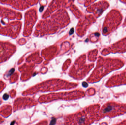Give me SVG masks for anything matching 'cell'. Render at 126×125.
I'll list each match as a JSON object with an SVG mask.
<instances>
[{
    "mask_svg": "<svg viewBox=\"0 0 126 125\" xmlns=\"http://www.w3.org/2000/svg\"><path fill=\"white\" fill-rule=\"evenodd\" d=\"M102 111V113L104 114L108 115L110 117H113L126 112V105L110 102L105 105Z\"/></svg>",
    "mask_w": 126,
    "mask_h": 125,
    "instance_id": "obj_1",
    "label": "cell"
},
{
    "mask_svg": "<svg viewBox=\"0 0 126 125\" xmlns=\"http://www.w3.org/2000/svg\"><path fill=\"white\" fill-rule=\"evenodd\" d=\"M8 97H9V96H8V95H7V94H5L4 95V100H7V98H8Z\"/></svg>",
    "mask_w": 126,
    "mask_h": 125,
    "instance_id": "obj_3",
    "label": "cell"
},
{
    "mask_svg": "<svg viewBox=\"0 0 126 125\" xmlns=\"http://www.w3.org/2000/svg\"><path fill=\"white\" fill-rule=\"evenodd\" d=\"M15 47L7 43L0 42V62L6 61L14 53Z\"/></svg>",
    "mask_w": 126,
    "mask_h": 125,
    "instance_id": "obj_2",
    "label": "cell"
}]
</instances>
